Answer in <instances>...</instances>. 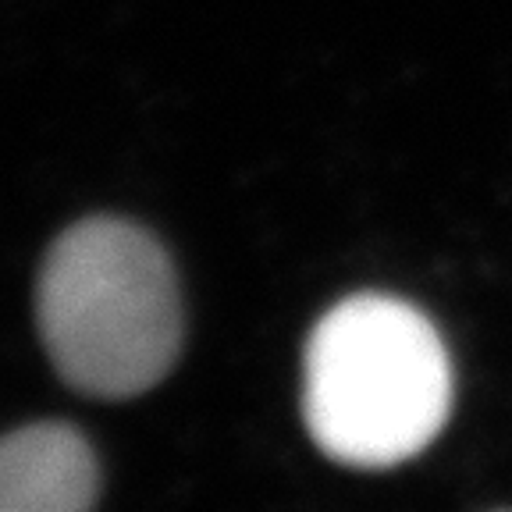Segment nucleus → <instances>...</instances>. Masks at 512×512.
Listing matches in <instances>:
<instances>
[{
  "label": "nucleus",
  "mask_w": 512,
  "mask_h": 512,
  "mask_svg": "<svg viewBox=\"0 0 512 512\" xmlns=\"http://www.w3.org/2000/svg\"><path fill=\"white\" fill-rule=\"evenodd\" d=\"M452 413V363L427 313L395 296H349L310 331L303 420L328 459L388 470L420 456Z\"/></svg>",
  "instance_id": "nucleus-1"
},
{
  "label": "nucleus",
  "mask_w": 512,
  "mask_h": 512,
  "mask_svg": "<svg viewBox=\"0 0 512 512\" xmlns=\"http://www.w3.org/2000/svg\"><path fill=\"white\" fill-rule=\"evenodd\" d=\"M36 320L57 374L96 399L150 392L182 349V296L168 253L118 217L79 221L50 246Z\"/></svg>",
  "instance_id": "nucleus-2"
},
{
  "label": "nucleus",
  "mask_w": 512,
  "mask_h": 512,
  "mask_svg": "<svg viewBox=\"0 0 512 512\" xmlns=\"http://www.w3.org/2000/svg\"><path fill=\"white\" fill-rule=\"evenodd\" d=\"M100 495L89 441L68 424H32L0 438V512H82Z\"/></svg>",
  "instance_id": "nucleus-3"
}]
</instances>
